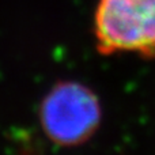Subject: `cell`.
<instances>
[{"mask_svg": "<svg viewBox=\"0 0 155 155\" xmlns=\"http://www.w3.org/2000/svg\"><path fill=\"white\" fill-rule=\"evenodd\" d=\"M94 35L101 54L135 52L155 59V0H99Z\"/></svg>", "mask_w": 155, "mask_h": 155, "instance_id": "obj_1", "label": "cell"}, {"mask_svg": "<svg viewBox=\"0 0 155 155\" xmlns=\"http://www.w3.org/2000/svg\"><path fill=\"white\" fill-rule=\"evenodd\" d=\"M101 105L91 88L78 82H60L40 107L45 135L57 146H78L94 135L101 123Z\"/></svg>", "mask_w": 155, "mask_h": 155, "instance_id": "obj_2", "label": "cell"}]
</instances>
